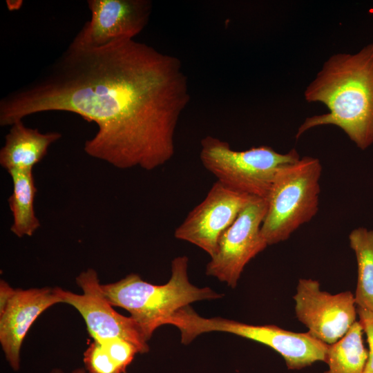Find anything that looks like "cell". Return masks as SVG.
Here are the masks:
<instances>
[{
	"label": "cell",
	"instance_id": "14",
	"mask_svg": "<svg viewBox=\"0 0 373 373\" xmlns=\"http://www.w3.org/2000/svg\"><path fill=\"white\" fill-rule=\"evenodd\" d=\"M8 173L13 187L8 200L13 220L10 231L19 238L31 236L41 225L34 209L37 189L32 171H12Z\"/></svg>",
	"mask_w": 373,
	"mask_h": 373
},
{
	"label": "cell",
	"instance_id": "17",
	"mask_svg": "<svg viewBox=\"0 0 373 373\" xmlns=\"http://www.w3.org/2000/svg\"><path fill=\"white\" fill-rule=\"evenodd\" d=\"M84 363L88 373H123L97 341H93L84 352Z\"/></svg>",
	"mask_w": 373,
	"mask_h": 373
},
{
	"label": "cell",
	"instance_id": "22",
	"mask_svg": "<svg viewBox=\"0 0 373 373\" xmlns=\"http://www.w3.org/2000/svg\"><path fill=\"white\" fill-rule=\"evenodd\" d=\"M51 373H64V372L61 371L60 370H53L51 372ZM70 373H88V372L86 371L85 368H78L73 370Z\"/></svg>",
	"mask_w": 373,
	"mask_h": 373
},
{
	"label": "cell",
	"instance_id": "2",
	"mask_svg": "<svg viewBox=\"0 0 373 373\" xmlns=\"http://www.w3.org/2000/svg\"><path fill=\"white\" fill-rule=\"evenodd\" d=\"M305 99L319 102L329 112L307 117L296 138L323 125L343 130L362 150L373 144V44L354 54L330 57L304 92Z\"/></svg>",
	"mask_w": 373,
	"mask_h": 373
},
{
	"label": "cell",
	"instance_id": "11",
	"mask_svg": "<svg viewBox=\"0 0 373 373\" xmlns=\"http://www.w3.org/2000/svg\"><path fill=\"white\" fill-rule=\"evenodd\" d=\"M90 19L75 39L100 46L119 38L134 39L146 26L152 10L149 0H88Z\"/></svg>",
	"mask_w": 373,
	"mask_h": 373
},
{
	"label": "cell",
	"instance_id": "12",
	"mask_svg": "<svg viewBox=\"0 0 373 373\" xmlns=\"http://www.w3.org/2000/svg\"><path fill=\"white\" fill-rule=\"evenodd\" d=\"M58 303H61L58 287L17 288L0 311V344L13 370L20 369L21 345L32 323L44 311Z\"/></svg>",
	"mask_w": 373,
	"mask_h": 373
},
{
	"label": "cell",
	"instance_id": "6",
	"mask_svg": "<svg viewBox=\"0 0 373 373\" xmlns=\"http://www.w3.org/2000/svg\"><path fill=\"white\" fill-rule=\"evenodd\" d=\"M176 325L185 344L206 332H227L270 347L283 357L289 370H300L319 361L325 362L329 347L308 332L297 333L274 325H254L220 317L207 318L191 307L179 314Z\"/></svg>",
	"mask_w": 373,
	"mask_h": 373
},
{
	"label": "cell",
	"instance_id": "18",
	"mask_svg": "<svg viewBox=\"0 0 373 373\" xmlns=\"http://www.w3.org/2000/svg\"><path fill=\"white\" fill-rule=\"evenodd\" d=\"M99 343L123 373L126 372L127 366L132 362L135 355L140 353L133 343L118 337L111 338Z\"/></svg>",
	"mask_w": 373,
	"mask_h": 373
},
{
	"label": "cell",
	"instance_id": "1",
	"mask_svg": "<svg viewBox=\"0 0 373 373\" xmlns=\"http://www.w3.org/2000/svg\"><path fill=\"white\" fill-rule=\"evenodd\" d=\"M181 61L135 39L90 46L75 38L46 71L0 100V125L67 111L98 126L84 151L116 168L151 171L175 153V132L190 101Z\"/></svg>",
	"mask_w": 373,
	"mask_h": 373
},
{
	"label": "cell",
	"instance_id": "4",
	"mask_svg": "<svg viewBox=\"0 0 373 373\" xmlns=\"http://www.w3.org/2000/svg\"><path fill=\"white\" fill-rule=\"evenodd\" d=\"M322 165L316 157L305 156L281 167L268 195L261 233L268 245L287 240L318 210Z\"/></svg>",
	"mask_w": 373,
	"mask_h": 373
},
{
	"label": "cell",
	"instance_id": "19",
	"mask_svg": "<svg viewBox=\"0 0 373 373\" xmlns=\"http://www.w3.org/2000/svg\"><path fill=\"white\" fill-rule=\"evenodd\" d=\"M356 310L369 345L368 358L363 373H373V312L358 307Z\"/></svg>",
	"mask_w": 373,
	"mask_h": 373
},
{
	"label": "cell",
	"instance_id": "7",
	"mask_svg": "<svg viewBox=\"0 0 373 373\" xmlns=\"http://www.w3.org/2000/svg\"><path fill=\"white\" fill-rule=\"evenodd\" d=\"M82 291L78 294L58 287L61 303L71 305L84 318L93 341L102 342L118 337L133 343L140 354L149 352L148 339L140 325L131 316H124L114 309L104 296L97 271L88 269L76 278Z\"/></svg>",
	"mask_w": 373,
	"mask_h": 373
},
{
	"label": "cell",
	"instance_id": "10",
	"mask_svg": "<svg viewBox=\"0 0 373 373\" xmlns=\"http://www.w3.org/2000/svg\"><path fill=\"white\" fill-rule=\"evenodd\" d=\"M253 197L216 181L175 229V238L200 247L211 258L222 233Z\"/></svg>",
	"mask_w": 373,
	"mask_h": 373
},
{
	"label": "cell",
	"instance_id": "13",
	"mask_svg": "<svg viewBox=\"0 0 373 373\" xmlns=\"http://www.w3.org/2000/svg\"><path fill=\"white\" fill-rule=\"evenodd\" d=\"M61 137L58 132L43 133L26 126L22 120L11 125L0 151V164L8 173L32 171L47 154L49 146Z\"/></svg>",
	"mask_w": 373,
	"mask_h": 373
},
{
	"label": "cell",
	"instance_id": "21",
	"mask_svg": "<svg viewBox=\"0 0 373 373\" xmlns=\"http://www.w3.org/2000/svg\"><path fill=\"white\" fill-rule=\"evenodd\" d=\"M6 4L9 10H17L20 9L23 4L21 0H7Z\"/></svg>",
	"mask_w": 373,
	"mask_h": 373
},
{
	"label": "cell",
	"instance_id": "9",
	"mask_svg": "<svg viewBox=\"0 0 373 373\" xmlns=\"http://www.w3.org/2000/svg\"><path fill=\"white\" fill-rule=\"evenodd\" d=\"M293 298L298 320L327 345L343 338L356 321L355 298L350 291L331 294L320 289L318 280L301 278Z\"/></svg>",
	"mask_w": 373,
	"mask_h": 373
},
{
	"label": "cell",
	"instance_id": "8",
	"mask_svg": "<svg viewBox=\"0 0 373 373\" xmlns=\"http://www.w3.org/2000/svg\"><path fill=\"white\" fill-rule=\"evenodd\" d=\"M265 198L253 197L221 236L217 250L207 265L206 274L236 287L248 262L268 245L261 233L267 211Z\"/></svg>",
	"mask_w": 373,
	"mask_h": 373
},
{
	"label": "cell",
	"instance_id": "16",
	"mask_svg": "<svg viewBox=\"0 0 373 373\" xmlns=\"http://www.w3.org/2000/svg\"><path fill=\"white\" fill-rule=\"evenodd\" d=\"M349 241L358 267L356 305L373 312V229H354L349 235Z\"/></svg>",
	"mask_w": 373,
	"mask_h": 373
},
{
	"label": "cell",
	"instance_id": "3",
	"mask_svg": "<svg viewBox=\"0 0 373 373\" xmlns=\"http://www.w3.org/2000/svg\"><path fill=\"white\" fill-rule=\"evenodd\" d=\"M189 259L175 258L171 262V276L164 285H153L131 274L124 278L101 285V289L113 306L128 311L149 340L155 330L166 325L167 320L180 309L198 300H213L223 295L209 287L192 285L188 276Z\"/></svg>",
	"mask_w": 373,
	"mask_h": 373
},
{
	"label": "cell",
	"instance_id": "15",
	"mask_svg": "<svg viewBox=\"0 0 373 373\" xmlns=\"http://www.w3.org/2000/svg\"><path fill=\"white\" fill-rule=\"evenodd\" d=\"M363 332L361 323L356 321L343 338L329 345L325 361L329 370L325 373H363L368 352Z\"/></svg>",
	"mask_w": 373,
	"mask_h": 373
},
{
	"label": "cell",
	"instance_id": "20",
	"mask_svg": "<svg viewBox=\"0 0 373 373\" xmlns=\"http://www.w3.org/2000/svg\"><path fill=\"white\" fill-rule=\"evenodd\" d=\"M15 289L12 287L4 280H1L0 282V311L3 309L12 296L15 292Z\"/></svg>",
	"mask_w": 373,
	"mask_h": 373
},
{
	"label": "cell",
	"instance_id": "5",
	"mask_svg": "<svg viewBox=\"0 0 373 373\" xmlns=\"http://www.w3.org/2000/svg\"><path fill=\"white\" fill-rule=\"evenodd\" d=\"M202 165L229 188L251 196L266 198L277 171L300 158L294 149L280 153L261 146L245 151L233 150L218 138L207 136L201 141Z\"/></svg>",
	"mask_w": 373,
	"mask_h": 373
}]
</instances>
